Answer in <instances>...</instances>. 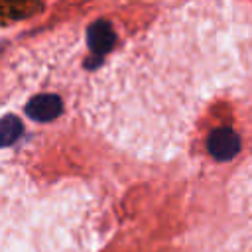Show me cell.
Wrapping results in <instances>:
<instances>
[{
  "instance_id": "obj_1",
  "label": "cell",
  "mask_w": 252,
  "mask_h": 252,
  "mask_svg": "<svg viewBox=\"0 0 252 252\" xmlns=\"http://www.w3.org/2000/svg\"><path fill=\"white\" fill-rule=\"evenodd\" d=\"M207 148H209V154L215 159L224 161V159H230V158H234L238 154V150H240V138L230 128H215L209 134Z\"/></svg>"
},
{
  "instance_id": "obj_2",
  "label": "cell",
  "mask_w": 252,
  "mask_h": 252,
  "mask_svg": "<svg viewBox=\"0 0 252 252\" xmlns=\"http://www.w3.org/2000/svg\"><path fill=\"white\" fill-rule=\"evenodd\" d=\"M63 108V102L57 94L51 93H43V94H35L26 102V114L37 122H49L55 116H59Z\"/></svg>"
},
{
  "instance_id": "obj_3",
  "label": "cell",
  "mask_w": 252,
  "mask_h": 252,
  "mask_svg": "<svg viewBox=\"0 0 252 252\" xmlns=\"http://www.w3.org/2000/svg\"><path fill=\"white\" fill-rule=\"evenodd\" d=\"M87 43H89V49H91L94 55L102 57V55L108 53V51L114 47V43H116L114 30L110 28L108 22L98 20V22H94V24L89 26V30H87Z\"/></svg>"
},
{
  "instance_id": "obj_4",
  "label": "cell",
  "mask_w": 252,
  "mask_h": 252,
  "mask_svg": "<svg viewBox=\"0 0 252 252\" xmlns=\"http://www.w3.org/2000/svg\"><path fill=\"white\" fill-rule=\"evenodd\" d=\"M24 134V126L22 120L14 114H6L0 118V148H8L14 142L20 140V136Z\"/></svg>"
}]
</instances>
